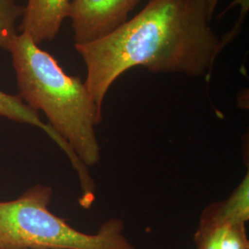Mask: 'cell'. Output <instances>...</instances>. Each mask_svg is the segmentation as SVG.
<instances>
[{"instance_id":"cell-6","label":"cell","mask_w":249,"mask_h":249,"mask_svg":"<svg viewBox=\"0 0 249 249\" xmlns=\"http://www.w3.org/2000/svg\"><path fill=\"white\" fill-rule=\"evenodd\" d=\"M0 116L18 123L32 124L42 129L66 153L74 170L78 171L81 169L82 162L75 152L72 151L70 145L53 130L50 124H46L41 119L38 112L28 107L18 94H9L0 89Z\"/></svg>"},{"instance_id":"cell-5","label":"cell","mask_w":249,"mask_h":249,"mask_svg":"<svg viewBox=\"0 0 249 249\" xmlns=\"http://www.w3.org/2000/svg\"><path fill=\"white\" fill-rule=\"evenodd\" d=\"M72 0H27L18 32L26 34L38 45L53 40L68 18Z\"/></svg>"},{"instance_id":"cell-4","label":"cell","mask_w":249,"mask_h":249,"mask_svg":"<svg viewBox=\"0 0 249 249\" xmlns=\"http://www.w3.org/2000/svg\"><path fill=\"white\" fill-rule=\"evenodd\" d=\"M143 0H72L71 19L75 45H86L114 33L127 21L129 13Z\"/></svg>"},{"instance_id":"cell-10","label":"cell","mask_w":249,"mask_h":249,"mask_svg":"<svg viewBox=\"0 0 249 249\" xmlns=\"http://www.w3.org/2000/svg\"><path fill=\"white\" fill-rule=\"evenodd\" d=\"M220 249H249L246 223L224 222L220 238Z\"/></svg>"},{"instance_id":"cell-3","label":"cell","mask_w":249,"mask_h":249,"mask_svg":"<svg viewBox=\"0 0 249 249\" xmlns=\"http://www.w3.org/2000/svg\"><path fill=\"white\" fill-rule=\"evenodd\" d=\"M52 187L36 185L0 201V249H136L124 223L111 219L93 234L78 231L48 210Z\"/></svg>"},{"instance_id":"cell-7","label":"cell","mask_w":249,"mask_h":249,"mask_svg":"<svg viewBox=\"0 0 249 249\" xmlns=\"http://www.w3.org/2000/svg\"><path fill=\"white\" fill-rule=\"evenodd\" d=\"M215 210L223 219L248 223L249 220V174L242 180L226 200L214 203Z\"/></svg>"},{"instance_id":"cell-11","label":"cell","mask_w":249,"mask_h":249,"mask_svg":"<svg viewBox=\"0 0 249 249\" xmlns=\"http://www.w3.org/2000/svg\"><path fill=\"white\" fill-rule=\"evenodd\" d=\"M235 6H239L240 7V16L237 19L236 23L234 24V26L232 27V29L230 30L228 33H226L224 36L221 38V42L223 45V48H225L229 44H231V42L238 36L240 34L242 27L244 24V20L245 18L249 12V0H233L231 4L223 10V12L220 15V18L223 17L225 15V13L229 10V9L234 8Z\"/></svg>"},{"instance_id":"cell-8","label":"cell","mask_w":249,"mask_h":249,"mask_svg":"<svg viewBox=\"0 0 249 249\" xmlns=\"http://www.w3.org/2000/svg\"><path fill=\"white\" fill-rule=\"evenodd\" d=\"M226 220L217 213L213 204L200 215L199 225L194 235L196 249H220V238Z\"/></svg>"},{"instance_id":"cell-1","label":"cell","mask_w":249,"mask_h":249,"mask_svg":"<svg viewBox=\"0 0 249 249\" xmlns=\"http://www.w3.org/2000/svg\"><path fill=\"white\" fill-rule=\"evenodd\" d=\"M219 2L151 0L111 35L75 45L86 65L85 86L99 111L112 84L135 67L209 79L223 50L212 28Z\"/></svg>"},{"instance_id":"cell-9","label":"cell","mask_w":249,"mask_h":249,"mask_svg":"<svg viewBox=\"0 0 249 249\" xmlns=\"http://www.w3.org/2000/svg\"><path fill=\"white\" fill-rule=\"evenodd\" d=\"M24 6L17 0H0V48L8 51L13 40L18 36L17 21L23 15Z\"/></svg>"},{"instance_id":"cell-2","label":"cell","mask_w":249,"mask_h":249,"mask_svg":"<svg viewBox=\"0 0 249 249\" xmlns=\"http://www.w3.org/2000/svg\"><path fill=\"white\" fill-rule=\"evenodd\" d=\"M16 74L18 96L27 106L42 111L48 124L70 145L88 168L100 160L95 125L103 115L85 83L70 76L52 54L26 35L19 34L8 49Z\"/></svg>"}]
</instances>
